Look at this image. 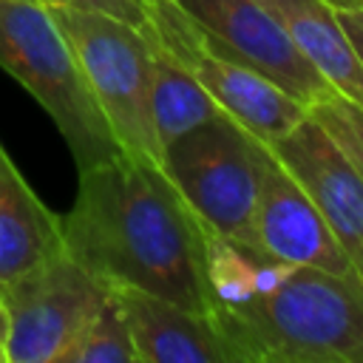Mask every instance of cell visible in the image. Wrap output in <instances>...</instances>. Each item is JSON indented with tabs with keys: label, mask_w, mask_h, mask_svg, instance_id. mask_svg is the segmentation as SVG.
<instances>
[{
	"label": "cell",
	"mask_w": 363,
	"mask_h": 363,
	"mask_svg": "<svg viewBox=\"0 0 363 363\" xmlns=\"http://www.w3.org/2000/svg\"><path fill=\"white\" fill-rule=\"evenodd\" d=\"M77 173V199L60 216L62 250L102 284L145 289L210 318L201 221L164 167L122 150Z\"/></svg>",
	"instance_id": "1"
},
{
	"label": "cell",
	"mask_w": 363,
	"mask_h": 363,
	"mask_svg": "<svg viewBox=\"0 0 363 363\" xmlns=\"http://www.w3.org/2000/svg\"><path fill=\"white\" fill-rule=\"evenodd\" d=\"M210 320L230 363H363V281L295 267L281 286Z\"/></svg>",
	"instance_id": "2"
},
{
	"label": "cell",
	"mask_w": 363,
	"mask_h": 363,
	"mask_svg": "<svg viewBox=\"0 0 363 363\" xmlns=\"http://www.w3.org/2000/svg\"><path fill=\"white\" fill-rule=\"evenodd\" d=\"M0 68L51 116L77 170L122 153L77 51L45 0H0Z\"/></svg>",
	"instance_id": "3"
},
{
	"label": "cell",
	"mask_w": 363,
	"mask_h": 363,
	"mask_svg": "<svg viewBox=\"0 0 363 363\" xmlns=\"http://www.w3.org/2000/svg\"><path fill=\"white\" fill-rule=\"evenodd\" d=\"M267 156L261 139L227 113H216L164 145L162 167L204 227L258 255L252 216Z\"/></svg>",
	"instance_id": "4"
},
{
	"label": "cell",
	"mask_w": 363,
	"mask_h": 363,
	"mask_svg": "<svg viewBox=\"0 0 363 363\" xmlns=\"http://www.w3.org/2000/svg\"><path fill=\"white\" fill-rule=\"evenodd\" d=\"M77 51L82 74L119 147L162 164V145L150 113V40L145 31L99 14L48 6Z\"/></svg>",
	"instance_id": "5"
},
{
	"label": "cell",
	"mask_w": 363,
	"mask_h": 363,
	"mask_svg": "<svg viewBox=\"0 0 363 363\" xmlns=\"http://www.w3.org/2000/svg\"><path fill=\"white\" fill-rule=\"evenodd\" d=\"M145 31H150L199 79L221 113L235 119L264 145L278 142L309 116V105L216 45L176 0H147Z\"/></svg>",
	"instance_id": "6"
},
{
	"label": "cell",
	"mask_w": 363,
	"mask_h": 363,
	"mask_svg": "<svg viewBox=\"0 0 363 363\" xmlns=\"http://www.w3.org/2000/svg\"><path fill=\"white\" fill-rule=\"evenodd\" d=\"M108 286L65 250L0 286L9 312L6 363H62L105 303Z\"/></svg>",
	"instance_id": "7"
},
{
	"label": "cell",
	"mask_w": 363,
	"mask_h": 363,
	"mask_svg": "<svg viewBox=\"0 0 363 363\" xmlns=\"http://www.w3.org/2000/svg\"><path fill=\"white\" fill-rule=\"evenodd\" d=\"M184 14H190L216 45L255 68L278 88L315 105L337 94L315 65L298 51L284 26L258 0H176Z\"/></svg>",
	"instance_id": "8"
},
{
	"label": "cell",
	"mask_w": 363,
	"mask_h": 363,
	"mask_svg": "<svg viewBox=\"0 0 363 363\" xmlns=\"http://www.w3.org/2000/svg\"><path fill=\"white\" fill-rule=\"evenodd\" d=\"M267 147L318 207L363 281V173L312 116Z\"/></svg>",
	"instance_id": "9"
},
{
	"label": "cell",
	"mask_w": 363,
	"mask_h": 363,
	"mask_svg": "<svg viewBox=\"0 0 363 363\" xmlns=\"http://www.w3.org/2000/svg\"><path fill=\"white\" fill-rule=\"evenodd\" d=\"M252 233L261 258L284 261L292 267H315L340 275L354 272L349 255L343 252L340 241L335 238L318 207L272 153L264 162Z\"/></svg>",
	"instance_id": "10"
},
{
	"label": "cell",
	"mask_w": 363,
	"mask_h": 363,
	"mask_svg": "<svg viewBox=\"0 0 363 363\" xmlns=\"http://www.w3.org/2000/svg\"><path fill=\"white\" fill-rule=\"evenodd\" d=\"M111 292L130 329L136 363H230L207 315L133 286H111Z\"/></svg>",
	"instance_id": "11"
},
{
	"label": "cell",
	"mask_w": 363,
	"mask_h": 363,
	"mask_svg": "<svg viewBox=\"0 0 363 363\" xmlns=\"http://www.w3.org/2000/svg\"><path fill=\"white\" fill-rule=\"evenodd\" d=\"M289 34L315 71L346 99L363 108V62L357 60L329 0H258Z\"/></svg>",
	"instance_id": "12"
},
{
	"label": "cell",
	"mask_w": 363,
	"mask_h": 363,
	"mask_svg": "<svg viewBox=\"0 0 363 363\" xmlns=\"http://www.w3.org/2000/svg\"><path fill=\"white\" fill-rule=\"evenodd\" d=\"M57 250L60 216L43 204L0 142V286Z\"/></svg>",
	"instance_id": "13"
},
{
	"label": "cell",
	"mask_w": 363,
	"mask_h": 363,
	"mask_svg": "<svg viewBox=\"0 0 363 363\" xmlns=\"http://www.w3.org/2000/svg\"><path fill=\"white\" fill-rule=\"evenodd\" d=\"M145 34L150 40V57H153L150 113H153V128H156L159 145L164 150V145H170L182 133L204 125L207 119H213L221 111L213 102V96L199 85V79L150 31H145Z\"/></svg>",
	"instance_id": "14"
},
{
	"label": "cell",
	"mask_w": 363,
	"mask_h": 363,
	"mask_svg": "<svg viewBox=\"0 0 363 363\" xmlns=\"http://www.w3.org/2000/svg\"><path fill=\"white\" fill-rule=\"evenodd\" d=\"M204 241V281L213 298V309L218 306H241L255 298V264L258 255L233 244L221 233L201 224Z\"/></svg>",
	"instance_id": "15"
},
{
	"label": "cell",
	"mask_w": 363,
	"mask_h": 363,
	"mask_svg": "<svg viewBox=\"0 0 363 363\" xmlns=\"http://www.w3.org/2000/svg\"><path fill=\"white\" fill-rule=\"evenodd\" d=\"M62 363H136L130 329L125 323V315H122L119 301L113 298L111 286H108L105 303L91 318V323L77 337V343L65 352Z\"/></svg>",
	"instance_id": "16"
},
{
	"label": "cell",
	"mask_w": 363,
	"mask_h": 363,
	"mask_svg": "<svg viewBox=\"0 0 363 363\" xmlns=\"http://www.w3.org/2000/svg\"><path fill=\"white\" fill-rule=\"evenodd\" d=\"M309 116L323 125V130L363 173V108L340 94H332L329 99L315 102L309 108Z\"/></svg>",
	"instance_id": "17"
},
{
	"label": "cell",
	"mask_w": 363,
	"mask_h": 363,
	"mask_svg": "<svg viewBox=\"0 0 363 363\" xmlns=\"http://www.w3.org/2000/svg\"><path fill=\"white\" fill-rule=\"evenodd\" d=\"M48 6H65L79 11H99L108 17H116L139 31L147 28V0H45Z\"/></svg>",
	"instance_id": "18"
},
{
	"label": "cell",
	"mask_w": 363,
	"mask_h": 363,
	"mask_svg": "<svg viewBox=\"0 0 363 363\" xmlns=\"http://www.w3.org/2000/svg\"><path fill=\"white\" fill-rule=\"evenodd\" d=\"M337 20L357 54V60L363 62V6H349V9H337Z\"/></svg>",
	"instance_id": "19"
},
{
	"label": "cell",
	"mask_w": 363,
	"mask_h": 363,
	"mask_svg": "<svg viewBox=\"0 0 363 363\" xmlns=\"http://www.w3.org/2000/svg\"><path fill=\"white\" fill-rule=\"evenodd\" d=\"M6 340H9V312L0 298V363H6Z\"/></svg>",
	"instance_id": "20"
}]
</instances>
